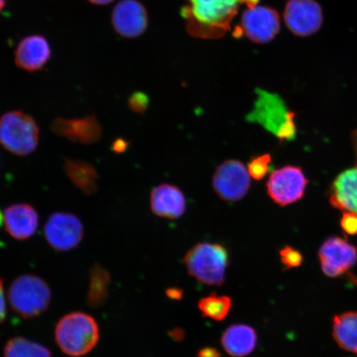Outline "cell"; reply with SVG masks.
<instances>
[{
  "label": "cell",
  "instance_id": "obj_3",
  "mask_svg": "<svg viewBox=\"0 0 357 357\" xmlns=\"http://www.w3.org/2000/svg\"><path fill=\"white\" fill-rule=\"evenodd\" d=\"M184 263L192 278L204 284L220 287L226 279L229 253L221 244L199 243L187 252Z\"/></svg>",
  "mask_w": 357,
  "mask_h": 357
},
{
  "label": "cell",
  "instance_id": "obj_5",
  "mask_svg": "<svg viewBox=\"0 0 357 357\" xmlns=\"http://www.w3.org/2000/svg\"><path fill=\"white\" fill-rule=\"evenodd\" d=\"M39 134L37 122L24 112H7L0 118V145L13 155L33 153L38 146Z\"/></svg>",
  "mask_w": 357,
  "mask_h": 357
},
{
  "label": "cell",
  "instance_id": "obj_29",
  "mask_svg": "<svg viewBox=\"0 0 357 357\" xmlns=\"http://www.w3.org/2000/svg\"><path fill=\"white\" fill-rule=\"evenodd\" d=\"M129 146H130V144H129L127 139L123 137H119L112 144V151H113L114 153L122 154L126 153Z\"/></svg>",
  "mask_w": 357,
  "mask_h": 357
},
{
  "label": "cell",
  "instance_id": "obj_33",
  "mask_svg": "<svg viewBox=\"0 0 357 357\" xmlns=\"http://www.w3.org/2000/svg\"><path fill=\"white\" fill-rule=\"evenodd\" d=\"M88 1L96 4V6H106V4L113 2L114 0H88Z\"/></svg>",
  "mask_w": 357,
  "mask_h": 357
},
{
  "label": "cell",
  "instance_id": "obj_22",
  "mask_svg": "<svg viewBox=\"0 0 357 357\" xmlns=\"http://www.w3.org/2000/svg\"><path fill=\"white\" fill-rule=\"evenodd\" d=\"M4 357H52L50 350L22 337L11 338L3 349Z\"/></svg>",
  "mask_w": 357,
  "mask_h": 357
},
{
  "label": "cell",
  "instance_id": "obj_30",
  "mask_svg": "<svg viewBox=\"0 0 357 357\" xmlns=\"http://www.w3.org/2000/svg\"><path fill=\"white\" fill-rule=\"evenodd\" d=\"M198 357H222L220 351L215 347H204L198 351Z\"/></svg>",
  "mask_w": 357,
  "mask_h": 357
},
{
  "label": "cell",
  "instance_id": "obj_28",
  "mask_svg": "<svg viewBox=\"0 0 357 357\" xmlns=\"http://www.w3.org/2000/svg\"><path fill=\"white\" fill-rule=\"evenodd\" d=\"M7 316V303L6 293H4L3 281L0 278V324L6 320Z\"/></svg>",
  "mask_w": 357,
  "mask_h": 357
},
{
  "label": "cell",
  "instance_id": "obj_13",
  "mask_svg": "<svg viewBox=\"0 0 357 357\" xmlns=\"http://www.w3.org/2000/svg\"><path fill=\"white\" fill-rule=\"evenodd\" d=\"M56 135L82 144H93L102 137V127L95 115L79 119L56 118L51 124Z\"/></svg>",
  "mask_w": 357,
  "mask_h": 357
},
{
  "label": "cell",
  "instance_id": "obj_7",
  "mask_svg": "<svg viewBox=\"0 0 357 357\" xmlns=\"http://www.w3.org/2000/svg\"><path fill=\"white\" fill-rule=\"evenodd\" d=\"M212 184L218 197L227 202H236L248 195L251 188V176L242 162L229 159L216 168Z\"/></svg>",
  "mask_w": 357,
  "mask_h": 357
},
{
  "label": "cell",
  "instance_id": "obj_8",
  "mask_svg": "<svg viewBox=\"0 0 357 357\" xmlns=\"http://www.w3.org/2000/svg\"><path fill=\"white\" fill-rule=\"evenodd\" d=\"M47 243L58 252H68L78 247L84 238V226L73 213L56 212L44 226Z\"/></svg>",
  "mask_w": 357,
  "mask_h": 357
},
{
  "label": "cell",
  "instance_id": "obj_11",
  "mask_svg": "<svg viewBox=\"0 0 357 357\" xmlns=\"http://www.w3.org/2000/svg\"><path fill=\"white\" fill-rule=\"evenodd\" d=\"M241 24L245 37L261 44L271 42L280 30L279 13L266 6L248 8L243 13Z\"/></svg>",
  "mask_w": 357,
  "mask_h": 357
},
{
  "label": "cell",
  "instance_id": "obj_19",
  "mask_svg": "<svg viewBox=\"0 0 357 357\" xmlns=\"http://www.w3.org/2000/svg\"><path fill=\"white\" fill-rule=\"evenodd\" d=\"M63 169L71 183L84 195L91 196L96 193L100 175L92 164L83 160L66 158Z\"/></svg>",
  "mask_w": 357,
  "mask_h": 357
},
{
  "label": "cell",
  "instance_id": "obj_20",
  "mask_svg": "<svg viewBox=\"0 0 357 357\" xmlns=\"http://www.w3.org/2000/svg\"><path fill=\"white\" fill-rule=\"evenodd\" d=\"M333 337L341 349L357 356V312L333 317Z\"/></svg>",
  "mask_w": 357,
  "mask_h": 357
},
{
  "label": "cell",
  "instance_id": "obj_34",
  "mask_svg": "<svg viewBox=\"0 0 357 357\" xmlns=\"http://www.w3.org/2000/svg\"><path fill=\"white\" fill-rule=\"evenodd\" d=\"M6 0H0V12L3 10V8L6 7Z\"/></svg>",
  "mask_w": 357,
  "mask_h": 357
},
{
  "label": "cell",
  "instance_id": "obj_21",
  "mask_svg": "<svg viewBox=\"0 0 357 357\" xmlns=\"http://www.w3.org/2000/svg\"><path fill=\"white\" fill-rule=\"evenodd\" d=\"M111 278L109 271L100 265H93L89 274V283L86 296L87 305L99 307L104 305L109 296Z\"/></svg>",
  "mask_w": 357,
  "mask_h": 357
},
{
  "label": "cell",
  "instance_id": "obj_31",
  "mask_svg": "<svg viewBox=\"0 0 357 357\" xmlns=\"http://www.w3.org/2000/svg\"><path fill=\"white\" fill-rule=\"evenodd\" d=\"M166 294L172 301H181L184 296V291L181 288L172 287L166 290Z\"/></svg>",
  "mask_w": 357,
  "mask_h": 357
},
{
  "label": "cell",
  "instance_id": "obj_16",
  "mask_svg": "<svg viewBox=\"0 0 357 357\" xmlns=\"http://www.w3.org/2000/svg\"><path fill=\"white\" fill-rule=\"evenodd\" d=\"M150 206L155 215L168 220H176L186 211L185 196L176 185H159L151 192Z\"/></svg>",
  "mask_w": 357,
  "mask_h": 357
},
{
  "label": "cell",
  "instance_id": "obj_35",
  "mask_svg": "<svg viewBox=\"0 0 357 357\" xmlns=\"http://www.w3.org/2000/svg\"><path fill=\"white\" fill-rule=\"evenodd\" d=\"M4 222V217L3 213L0 211V227L3 225V223Z\"/></svg>",
  "mask_w": 357,
  "mask_h": 357
},
{
  "label": "cell",
  "instance_id": "obj_27",
  "mask_svg": "<svg viewBox=\"0 0 357 357\" xmlns=\"http://www.w3.org/2000/svg\"><path fill=\"white\" fill-rule=\"evenodd\" d=\"M341 227L343 231L349 235L357 234V214L351 212L343 213Z\"/></svg>",
  "mask_w": 357,
  "mask_h": 357
},
{
  "label": "cell",
  "instance_id": "obj_2",
  "mask_svg": "<svg viewBox=\"0 0 357 357\" xmlns=\"http://www.w3.org/2000/svg\"><path fill=\"white\" fill-rule=\"evenodd\" d=\"M54 337L56 345L64 354L82 357L89 354L99 342V324L86 312H71L58 321Z\"/></svg>",
  "mask_w": 357,
  "mask_h": 357
},
{
  "label": "cell",
  "instance_id": "obj_36",
  "mask_svg": "<svg viewBox=\"0 0 357 357\" xmlns=\"http://www.w3.org/2000/svg\"><path fill=\"white\" fill-rule=\"evenodd\" d=\"M356 155H357V132H356Z\"/></svg>",
  "mask_w": 357,
  "mask_h": 357
},
{
  "label": "cell",
  "instance_id": "obj_9",
  "mask_svg": "<svg viewBox=\"0 0 357 357\" xmlns=\"http://www.w3.org/2000/svg\"><path fill=\"white\" fill-rule=\"evenodd\" d=\"M319 258L324 275L337 278L356 264L357 248L346 239L332 236L321 245Z\"/></svg>",
  "mask_w": 357,
  "mask_h": 357
},
{
  "label": "cell",
  "instance_id": "obj_17",
  "mask_svg": "<svg viewBox=\"0 0 357 357\" xmlns=\"http://www.w3.org/2000/svg\"><path fill=\"white\" fill-rule=\"evenodd\" d=\"M329 201L339 211L357 214V167L347 169L336 178Z\"/></svg>",
  "mask_w": 357,
  "mask_h": 357
},
{
  "label": "cell",
  "instance_id": "obj_6",
  "mask_svg": "<svg viewBox=\"0 0 357 357\" xmlns=\"http://www.w3.org/2000/svg\"><path fill=\"white\" fill-rule=\"evenodd\" d=\"M309 181L302 169L284 166L272 172L266 182L269 197L280 207L296 203L305 195Z\"/></svg>",
  "mask_w": 357,
  "mask_h": 357
},
{
  "label": "cell",
  "instance_id": "obj_10",
  "mask_svg": "<svg viewBox=\"0 0 357 357\" xmlns=\"http://www.w3.org/2000/svg\"><path fill=\"white\" fill-rule=\"evenodd\" d=\"M284 17L290 32L298 37L318 32L324 22L322 8L315 0H289Z\"/></svg>",
  "mask_w": 357,
  "mask_h": 357
},
{
  "label": "cell",
  "instance_id": "obj_15",
  "mask_svg": "<svg viewBox=\"0 0 357 357\" xmlns=\"http://www.w3.org/2000/svg\"><path fill=\"white\" fill-rule=\"evenodd\" d=\"M4 227L13 238L24 241L32 238L37 231L39 215L32 205L26 203L12 204L3 213Z\"/></svg>",
  "mask_w": 357,
  "mask_h": 357
},
{
  "label": "cell",
  "instance_id": "obj_25",
  "mask_svg": "<svg viewBox=\"0 0 357 357\" xmlns=\"http://www.w3.org/2000/svg\"><path fill=\"white\" fill-rule=\"evenodd\" d=\"M279 254L280 261L287 269H293V268L300 267L302 265V254L290 245H285L281 248Z\"/></svg>",
  "mask_w": 357,
  "mask_h": 357
},
{
  "label": "cell",
  "instance_id": "obj_32",
  "mask_svg": "<svg viewBox=\"0 0 357 357\" xmlns=\"http://www.w3.org/2000/svg\"><path fill=\"white\" fill-rule=\"evenodd\" d=\"M185 332L184 330L181 328H174L172 330L171 333H169V336L171 337L173 340L176 342H181L183 339L185 338Z\"/></svg>",
  "mask_w": 357,
  "mask_h": 357
},
{
  "label": "cell",
  "instance_id": "obj_12",
  "mask_svg": "<svg viewBox=\"0 0 357 357\" xmlns=\"http://www.w3.org/2000/svg\"><path fill=\"white\" fill-rule=\"evenodd\" d=\"M112 25L123 38H133L144 33L149 25L146 8L137 0H122L112 13Z\"/></svg>",
  "mask_w": 357,
  "mask_h": 357
},
{
  "label": "cell",
  "instance_id": "obj_23",
  "mask_svg": "<svg viewBox=\"0 0 357 357\" xmlns=\"http://www.w3.org/2000/svg\"><path fill=\"white\" fill-rule=\"evenodd\" d=\"M233 301L227 296H218L211 294L201 298L199 302V310L203 316L215 321H222L229 315Z\"/></svg>",
  "mask_w": 357,
  "mask_h": 357
},
{
  "label": "cell",
  "instance_id": "obj_26",
  "mask_svg": "<svg viewBox=\"0 0 357 357\" xmlns=\"http://www.w3.org/2000/svg\"><path fill=\"white\" fill-rule=\"evenodd\" d=\"M149 98L142 93H135L129 98L128 105L133 112L137 114H144L149 106Z\"/></svg>",
  "mask_w": 357,
  "mask_h": 357
},
{
  "label": "cell",
  "instance_id": "obj_1",
  "mask_svg": "<svg viewBox=\"0 0 357 357\" xmlns=\"http://www.w3.org/2000/svg\"><path fill=\"white\" fill-rule=\"evenodd\" d=\"M259 0H189L183 8L186 29L190 35L203 39L222 38L230 29L231 22L245 4L256 7Z\"/></svg>",
  "mask_w": 357,
  "mask_h": 357
},
{
  "label": "cell",
  "instance_id": "obj_4",
  "mask_svg": "<svg viewBox=\"0 0 357 357\" xmlns=\"http://www.w3.org/2000/svg\"><path fill=\"white\" fill-rule=\"evenodd\" d=\"M52 290L38 275L19 276L8 288V300L11 309L24 319H33L43 314L52 301Z\"/></svg>",
  "mask_w": 357,
  "mask_h": 357
},
{
  "label": "cell",
  "instance_id": "obj_24",
  "mask_svg": "<svg viewBox=\"0 0 357 357\" xmlns=\"http://www.w3.org/2000/svg\"><path fill=\"white\" fill-rule=\"evenodd\" d=\"M272 155L265 153L256 156L250 160L247 168L250 176L254 181H261L271 171Z\"/></svg>",
  "mask_w": 357,
  "mask_h": 357
},
{
  "label": "cell",
  "instance_id": "obj_14",
  "mask_svg": "<svg viewBox=\"0 0 357 357\" xmlns=\"http://www.w3.org/2000/svg\"><path fill=\"white\" fill-rule=\"evenodd\" d=\"M52 56V48L42 35H31L22 39L15 53V64L19 68L36 73L47 65Z\"/></svg>",
  "mask_w": 357,
  "mask_h": 357
},
{
  "label": "cell",
  "instance_id": "obj_18",
  "mask_svg": "<svg viewBox=\"0 0 357 357\" xmlns=\"http://www.w3.org/2000/svg\"><path fill=\"white\" fill-rule=\"evenodd\" d=\"M256 330L248 325L234 324L225 330L221 337L223 349L233 357H245L255 350Z\"/></svg>",
  "mask_w": 357,
  "mask_h": 357
}]
</instances>
